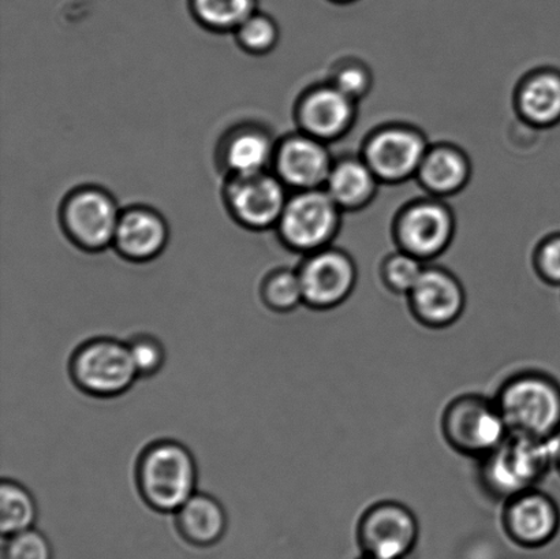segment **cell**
<instances>
[{"label": "cell", "instance_id": "obj_1", "mask_svg": "<svg viewBox=\"0 0 560 559\" xmlns=\"http://www.w3.org/2000/svg\"><path fill=\"white\" fill-rule=\"evenodd\" d=\"M510 434L552 441L560 436V383L547 372H515L493 396Z\"/></svg>", "mask_w": 560, "mask_h": 559}, {"label": "cell", "instance_id": "obj_2", "mask_svg": "<svg viewBox=\"0 0 560 559\" xmlns=\"http://www.w3.org/2000/svg\"><path fill=\"white\" fill-rule=\"evenodd\" d=\"M560 436L552 441L509 434L495 451L479 459L482 490L493 500L508 501L537 489L556 467Z\"/></svg>", "mask_w": 560, "mask_h": 559}, {"label": "cell", "instance_id": "obj_3", "mask_svg": "<svg viewBox=\"0 0 560 559\" xmlns=\"http://www.w3.org/2000/svg\"><path fill=\"white\" fill-rule=\"evenodd\" d=\"M137 484L148 505L161 513H175L196 494L195 458L178 442L153 443L142 453Z\"/></svg>", "mask_w": 560, "mask_h": 559}, {"label": "cell", "instance_id": "obj_4", "mask_svg": "<svg viewBox=\"0 0 560 559\" xmlns=\"http://www.w3.org/2000/svg\"><path fill=\"white\" fill-rule=\"evenodd\" d=\"M442 434L454 452L477 462L506 440L510 431L493 397L463 394L444 408Z\"/></svg>", "mask_w": 560, "mask_h": 559}, {"label": "cell", "instance_id": "obj_5", "mask_svg": "<svg viewBox=\"0 0 560 559\" xmlns=\"http://www.w3.org/2000/svg\"><path fill=\"white\" fill-rule=\"evenodd\" d=\"M70 374L82 392L98 398L120 396L139 377L129 345L113 338L82 343L71 358Z\"/></svg>", "mask_w": 560, "mask_h": 559}, {"label": "cell", "instance_id": "obj_6", "mask_svg": "<svg viewBox=\"0 0 560 559\" xmlns=\"http://www.w3.org/2000/svg\"><path fill=\"white\" fill-rule=\"evenodd\" d=\"M355 539L361 556L409 559L420 540L419 519L402 502L378 501L361 514Z\"/></svg>", "mask_w": 560, "mask_h": 559}, {"label": "cell", "instance_id": "obj_7", "mask_svg": "<svg viewBox=\"0 0 560 559\" xmlns=\"http://www.w3.org/2000/svg\"><path fill=\"white\" fill-rule=\"evenodd\" d=\"M340 212L326 189L301 190L288 201L280 218L285 243L306 254L328 248L338 233Z\"/></svg>", "mask_w": 560, "mask_h": 559}, {"label": "cell", "instance_id": "obj_8", "mask_svg": "<svg viewBox=\"0 0 560 559\" xmlns=\"http://www.w3.org/2000/svg\"><path fill=\"white\" fill-rule=\"evenodd\" d=\"M304 304L315 311H331L353 294L359 271L346 252L324 248L311 254L300 268Z\"/></svg>", "mask_w": 560, "mask_h": 559}, {"label": "cell", "instance_id": "obj_9", "mask_svg": "<svg viewBox=\"0 0 560 559\" xmlns=\"http://www.w3.org/2000/svg\"><path fill=\"white\" fill-rule=\"evenodd\" d=\"M502 528L520 549H545L560 531L558 502L539 489L509 498L503 502Z\"/></svg>", "mask_w": 560, "mask_h": 559}, {"label": "cell", "instance_id": "obj_10", "mask_svg": "<svg viewBox=\"0 0 560 559\" xmlns=\"http://www.w3.org/2000/svg\"><path fill=\"white\" fill-rule=\"evenodd\" d=\"M428 150L430 147L421 131L408 126H388L366 141L364 161L378 180L402 183L419 173Z\"/></svg>", "mask_w": 560, "mask_h": 559}, {"label": "cell", "instance_id": "obj_11", "mask_svg": "<svg viewBox=\"0 0 560 559\" xmlns=\"http://www.w3.org/2000/svg\"><path fill=\"white\" fill-rule=\"evenodd\" d=\"M406 300L415 321L431 330L452 327L466 308L464 284L446 268L435 266L425 267Z\"/></svg>", "mask_w": 560, "mask_h": 559}, {"label": "cell", "instance_id": "obj_12", "mask_svg": "<svg viewBox=\"0 0 560 559\" xmlns=\"http://www.w3.org/2000/svg\"><path fill=\"white\" fill-rule=\"evenodd\" d=\"M454 232L452 210L436 200L406 207L397 223L399 248L425 263L436 259L448 248Z\"/></svg>", "mask_w": 560, "mask_h": 559}, {"label": "cell", "instance_id": "obj_13", "mask_svg": "<svg viewBox=\"0 0 560 559\" xmlns=\"http://www.w3.org/2000/svg\"><path fill=\"white\" fill-rule=\"evenodd\" d=\"M229 199L235 216L254 228L280 221L289 201L280 180L262 173L238 175L230 185Z\"/></svg>", "mask_w": 560, "mask_h": 559}, {"label": "cell", "instance_id": "obj_14", "mask_svg": "<svg viewBox=\"0 0 560 559\" xmlns=\"http://www.w3.org/2000/svg\"><path fill=\"white\" fill-rule=\"evenodd\" d=\"M332 166L326 141L311 135L291 137L278 153L280 178L301 190L326 186Z\"/></svg>", "mask_w": 560, "mask_h": 559}, {"label": "cell", "instance_id": "obj_15", "mask_svg": "<svg viewBox=\"0 0 560 559\" xmlns=\"http://www.w3.org/2000/svg\"><path fill=\"white\" fill-rule=\"evenodd\" d=\"M66 222L70 233L90 249L104 248L115 240L119 224L117 207L98 191H84L69 201Z\"/></svg>", "mask_w": 560, "mask_h": 559}, {"label": "cell", "instance_id": "obj_16", "mask_svg": "<svg viewBox=\"0 0 560 559\" xmlns=\"http://www.w3.org/2000/svg\"><path fill=\"white\" fill-rule=\"evenodd\" d=\"M355 103L335 85L317 88L302 102L301 124L307 135L318 140L338 139L353 124Z\"/></svg>", "mask_w": 560, "mask_h": 559}, {"label": "cell", "instance_id": "obj_17", "mask_svg": "<svg viewBox=\"0 0 560 559\" xmlns=\"http://www.w3.org/2000/svg\"><path fill=\"white\" fill-rule=\"evenodd\" d=\"M180 536L196 547H211L221 541L228 529V516L215 498L196 492L175 512Z\"/></svg>", "mask_w": 560, "mask_h": 559}, {"label": "cell", "instance_id": "obj_18", "mask_svg": "<svg viewBox=\"0 0 560 559\" xmlns=\"http://www.w3.org/2000/svg\"><path fill=\"white\" fill-rule=\"evenodd\" d=\"M378 178L364 158H346L334 162L326 190L340 210H360L372 201L377 191Z\"/></svg>", "mask_w": 560, "mask_h": 559}, {"label": "cell", "instance_id": "obj_19", "mask_svg": "<svg viewBox=\"0 0 560 559\" xmlns=\"http://www.w3.org/2000/svg\"><path fill=\"white\" fill-rule=\"evenodd\" d=\"M417 177L422 186L433 195L458 194L470 178L469 159L463 151L452 145L430 148Z\"/></svg>", "mask_w": 560, "mask_h": 559}, {"label": "cell", "instance_id": "obj_20", "mask_svg": "<svg viewBox=\"0 0 560 559\" xmlns=\"http://www.w3.org/2000/svg\"><path fill=\"white\" fill-rule=\"evenodd\" d=\"M166 238V226L161 218L136 210L119 219L114 241L129 259L148 260L163 249Z\"/></svg>", "mask_w": 560, "mask_h": 559}, {"label": "cell", "instance_id": "obj_21", "mask_svg": "<svg viewBox=\"0 0 560 559\" xmlns=\"http://www.w3.org/2000/svg\"><path fill=\"white\" fill-rule=\"evenodd\" d=\"M518 108L525 120L539 128L560 123V73L542 70L528 77L518 93Z\"/></svg>", "mask_w": 560, "mask_h": 559}, {"label": "cell", "instance_id": "obj_22", "mask_svg": "<svg viewBox=\"0 0 560 559\" xmlns=\"http://www.w3.org/2000/svg\"><path fill=\"white\" fill-rule=\"evenodd\" d=\"M37 505L24 486L3 480L0 486V533L5 539L35 527Z\"/></svg>", "mask_w": 560, "mask_h": 559}, {"label": "cell", "instance_id": "obj_23", "mask_svg": "<svg viewBox=\"0 0 560 559\" xmlns=\"http://www.w3.org/2000/svg\"><path fill=\"white\" fill-rule=\"evenodd\" d=\"M270 158V140L257 131L238 135L228 150L229 166L237 172V175L261 173Z\"/></svg>", "mask_w": 560, "mask_h": 559}, {"label": "cell", "instance_id": "obj_24", "mask_svg": "<svg viewBox=\"0 0 560 559\" xmlns=\"http://www.w3.org/2000/svg\"><path fill=\"white\" fill-rule=\"evenodd\" d=\"M425 261L402 249L394 252L384 259L381 267V278L384 288L393 294L408 298L416 287L421 273L425 270Z\"/></svg>", "mask_w": 560, "mask_h": 559}, {"label": "cell", "instance_id": "obj_25", "mask_svg": "<svg viewBox=\"0 0 560 559\" xmlns=\"http://www.w3.org/2000/svg\"><path fill=\"white\" fill-rule=\"evenodd\" d=\"M261 298L268 308L288 314L304 304V292L299 271L280 270L271 273L261 288Z\"/></svg>", "mask_w": 560, "mask_h": 559}, {"label": "cell", "instance_id": "obj_26", "mask_svg": "<svg viewBox=\"0 0 560 559\" xmlns=\"http://www.w3.org/2000/svg\"><path fill=\"white\" fill-rule=\"evenodd\" d=\"M252 0H196L197 14L212 26H241L252 14Z\"/></svg>", "mask_w": 560, "mask_h": 559}, {"label": "cell", "instance_id": "obj_27", "mask_svg": "<svg viewBox=\"0 0 560 559\" xmlns=\"http://www.w3.org/2000/svg\"><path fill=\"white\" fill-rule=\"evenodd\" d=\"M131 359L139 376H153L166 363V349L162 341L148 334H140L128 342Z\"/></svg>", "mask_w": 560, "mask_h": 559}, {"label": "cell", "instance_id": "obj_28", "mask_svg": "<svg viewBox=\"0 0 560 559\" xmlns=\"http://www.w3.org/2000/svg\"><path fill=\"white\" fill-rule=\"evenodd\" d=\"M3 559H54L52 546L40 531L27 529L8 538Z\"/></svg>", "mask_w": 560, "mask_h": 559}, {"label": "cell", "instance_id": "obj_29", "mask_svg": "<svg viewBox=\"0 0 560 559\" xmlns=\"http://www.w3.org/2000/svg\"><path fill=\"white\" fill-rule=\"evenodd\" d=\"M278 31L276 24L266 16H249L240 26L241 43L254 51H266L276 44Z\"/></svg>", "mask_w": 560, "mask_h": 559}, {"label": "cell", "instance_id": "obj_30", "mask_svg": "<svg viewBox=\"0 0 560 559\" xmlns=\"http://www.w3.org/2000/svg\"><path fill=\"white\" fill-rule=\"evenodd\" d=\"M537 276L551 287H560V234L542 241L535 255Z\"/></svg>", "mask_w": 560, "mask_h": 559}, {"label": "cell", "instance_id": "obj_31", "mask_svg": "<svg viewBox=\"0 0 560 559\" xmlns=\"http://www.w3.org/2000/svg\"><path fill=\"white\" fill-rule=\"evenodd\" d=\"M372 79L370 71L361 65H348L338 70L334 84L340 92L353 101L364 97L370 91Z\"/></svg>", "mask_w": 560, "mask_h": 559}, {"label": "cell", "instance_id": "obj_32", "mask_svg": "<svg viewBox=\"0 0 560 559\" xmlns=\"http://www.w3.org/2000/svg\"><path fill=\"white\" fill-rule=\"evenodd\" d=\"M553 469H556L558 475L560 476V441L556 454V467H553Z\"/></svg>", "mask_w": 560, "mask_h": 559}, {"label": "cell", "instance_id": "obj_33", "mask_svg": "<svg viewBox=\"0 0 560 559\" xmlns=\"http://www.w3.org/2000/svg\"><path fill=\"white\" fill-rule=\"evenodd\" d=\"M357 559H377V558H371V557L361 556L360 558H357Z\"/></svg>", "mask_w": 560, "mask_h": 559}]
</instances>
